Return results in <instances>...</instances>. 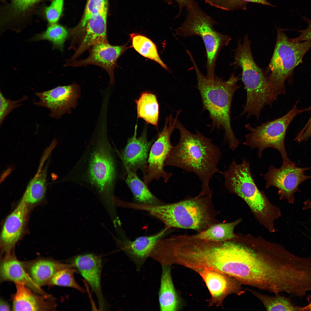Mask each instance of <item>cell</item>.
I'll return each mask as SVG.
<instances>
[{
    "label": "cell",
    "mask_w": 311,
    "mask_h": 311,
    "mask_svg": "<svg viewBox=\"0 0 311 311\" xmlns=\"http://www.w3.org/2000/svg\"><path fill=\"white\" fill-rule=\"evenodd\" d=\"M19 282L24 283L34 292L43 295H49L33 280L25 269L22 262L17 258L14 251L1 257L0 282Z\"/></svg>",
    "instance_id": "22"
},
{
    "label": "cell",
    "mask_w": 311,
    "mask_h": 311,
    "mask_svg": "<svg viewBox=\"0 0 311 311\" xmlns=\"http://www.w3.org/2000/svg\"><path fill=\"white\" fill-rule=\"evenodd\" d=\"M303 19L308 23V27L304 30L298 31L300 35L298 37L291 39L293 42H297L311 40V20L305 17H304Z\"/></svg>",
    "instance_id": "37"
},
{
    "label": "cell",
    "mask_w": 311,
    "mask_h": 311,
    "mask_svg": "<svg viewBox=\"0 0 311 311\" xmlns=\"http://www.w3.org/2000/svg\"><path fill=\"white\" fill-rule=\"evenodd\" d=\"M162 266V273L158 293L160 309L161 311L177 310L178 300L168 265Z\"/></svg>",
    "instance_id": "24"
},
{
    "label": "cell",
    "mask_w": 311,
    "mask_h": 311,
    "mask_svg": "<svg viewBox=\"0 0 311 311\" xmlns=\"http://www.w3.org/2000/svg\"><path fill=\"white\" fill-rule=\"evenodd\" d=\"M29 206L22 197L17 206L5 220L1 235V257L14 251V247L24 230Z\"/></svg>",
    "instance_id": "17"
},
{
    "label": "cell",
    "mask_w": 311,
    "mask_h": 311,
    "mask_svg": "<svg viewBox=\"0 0 311 311\" xmlns=\"http://www.w3.org/2000/svg\"><path fill=\"white\" fill-rule=\"evenodd\" d=\"M276 43L273 56L265 73L277 99L286 92L285 82L291 79L295 68L302 62L311 48V40L294 42L280 28H277Z\"/></svg>",
    "instance_id": "7"
},
{
    "label": "cell",
    "mask_w": 311,
    "mask_h": 311,
    "mask_svg": "<svg viewBox=\"0 0 311 311\" xmlns=\"http://www.w3.org/2000/svg\"><path fill=\"white\" fill-rule=\"evenodd\" d=\"M22 263L30 276L40 287L47 285L53 276L58 271L73 267L70 263H65L48 258H40Z\"/></svg>",
    "instance_id": "23"
},
{
    "label": "cell",
    "mask_w": 311,
    "mask_h": 311,
    "mask_svg": "<svg viewBox=\"0 0 311 311\" xmlns=\"http://www.w3.org/2000/svg\"><path fill=\"white\" fill-rule=\"evenodd\" d=\"M131 47L128 43L121 45H112L108 43L95 45L92 47L90 54L85 59L73 61L70 65L73 67L93 65L99 66L108 73L110 82L113 84L114 70L117 66V61L120 56Z\"/></svg>",
    "instance_id": "16"
},
{
    "label": "cell",
    "mask_w": 311,
    "mask_h": 311,
    "mask_svg": "<svg viewBox=\"0 0 311 311\" xmlns=\"http://www.w3.org/2000/svg\"><path fill=\"white\" fill-rule=\"evenodd\" d=\"M12 310V308L11 307L9 303L1 298L0 299V311H8Z\"/></svg>",
    "instance_id": "40"
},
{
    "label": "cell",
    "mask_w": 311,
    "mask_h": 311,
    "mask_svg": "<svg viewBox=\"0 0 311 311\" xmlns=\"http://www.w3.org/2000/svg\"><path fill=\"white\" fill-rule=\"evenodd\" d=\"M297 103L287 114L278 119L268 121L260 125L252 126L249 123L245 127L249 133L245 136L244 145L253 149H257L258 156L261 158L264 150L272 148L280 153L282 163H291L288 158L285 148V140L287 128L293 118L301 113L297 108Z\"/></svg>",
    "instance_id": "9"
},
{
    "label": "cell",
    "mask_w": 311,
    "mask_h": 311,
    "mask_svg": "<svg viewBox=\"0 0 311 311\" xmlns=\"http://www.w3.org/2000/svg\"><path fill=\"white\" fill-rule=\"evenodd\" d=\"M132 47L143 56L153 60L163 68L168 71V68L160 58L156 45L146 36L137 33L130 35Z\"/></svg>",
    "instance_id": "28"
},
{
    "label": "cell",
    "mask_w": 311,
    "mask_h": 311,
    "mask_svg": "<svg viewBox=\"0 0 311 311\" xmlns=\"http://www.w3.org/2000/svg\"><path fill=\"white\" fill-rule=\"evenodd\" d=\"M138 210L162 221L165 227L191 229L198 233L219 222L213 205L212 194L188 197L179 202L159 205L139 204Z\"/></svg>",
    "instance_id": "4"
},
{
    "label": "cell",
    "mask_w": 311,
    "mask_h": 311,
    "mask_svg": "<svg viewBox=\"0 0 311 311\" xmlns=\"http://www.w3.org/2000/svg\"><path fill=\"white\" fill-rule=\"evenodd\" d=\"M69 262L87 282L95 294L100 310H105L106 304L101 282L102 268L101 258L93 254H85L74 257Z\"/></svg>",
    "instance_id": "15"
},
{
    "label": "cell",
    "mask_w": 311,
    "mask_h": 311,
    "mask_svg": "<svg viewBox=\"0 0 311 311\" xmlns=\"http://www.w3.org/2000/svg\"><path fill=\"white\" fill-rule=\"evenodd\" d=\"M97 143L91 153L86 176L88 181L100 193L112 194L117 176L116 162L106 136V128H100Z\"/></svg>",
    "instance_id": "10"
},
{
    "label": "cell",
    "mask_w": 311,
    "mask_h": 311,
    "mask_svg": "<svg viewBox=\"0 0 311 311\" xmlns=\"http://www.w3.org/2000/svg\"><path fill=\"white\" fill-rule=\"evenodd\" d=\"M232 65L240 67L246 98L242 113L248 116L259 117L264 107H272L276 100L264 71L257 65L251 49V41L245 35L242 42L238 41Z\"/></svg>",
    "instance_id": "6"
},
{
    "label": "cell",
    "mask_w": 311,
    "mask_h": 311,
    "mask_svg": "<svg viewBox=\"0 0 311 311\" xmlns=\"http://www.w3.org/2000/svg\"><path fill=\"white\" fill-rule=\"evenodd\" d=\"M16 293L12 296L13 311H54L56 304L51 295L37 293L23 283L14 282Z\"/></svg>",
    "instance_id": "21"
},
{
    "label": "cell",
    "mask_w": 311,
    "mask_h": 311,
    "mask_svg": "<svg viewBox=\"0 0 311 311\" xmlns=\"http://www.w3.org/2000/svg\"><path fill=\"white\" fill-rule=\"evenodd\" d=\"M169 230L165 227L152 235L138 237L133 240L124 238L117 240L119 248L133 261L140 270L149 257L157 242L166 236Z\"/></svg>",
    "instance_id": "19"
},
{
    "label": "cell",
    "mask_w": 311,
    "mask_h": 311,
    "mask_svg": "<svg viewBox=\"0 0 311 311\" xmlns=\"http://www.w3.org/2000/svg\"><path fill=\"white\" fill-rule=\"evenodd\" d=\"M79 86L74 83L70 85L59 86L52 89L41 92H35V95L39 101L35 102L37 106L49 109L50 116L56 119L69 113L77 103L80 95Z\"/></svg>",
    "instance_id": "13"
},
{
    "label": "cell",
    "mask_w": 311,
    "mask_h": 311,
    "mask_svg": "<svg viewBox=\"0 0 311 311\" xmlns=\"http://www.w3.org/2000/svg\"><path fill=\"white\" fill-rule=\"evenodd\" d=\"M295 164L282 163L279 168L271 164L267 172L264 175L266 181V187H274L278 189L280 200H286L290 204L294 203V194L300 191V184L306 180L311 178V176L306 175L305 172L310 168L296 167Z\"/></svg>",
    "instance_id": "12"
},
{
    "label": "cell",
    "mask_w": 311,
    "mask_h": 311,
    "mask_svg": "<svg viewBox=\"0 0 311 311\" xmlns=\"http://www.w3.org/2000/svg\"><path fill=\"white\" fill-rule=\"evenodd\" d=\"M186 18L182 24L175 29L176 34L183 37L198 35L200 37L206 49L207 60L206 76L213 78L217 57L221 48L227 45L231 38L213 28L216 22L203 11L195 1L187 9Z\"/></svg>",
    "instance_id": "8"
},
{
    "label": "cell",
    "mask_w": 311,
    "mask_h": 311,
    "mask_svg": "<svg viewBox=\"0 0 311 311\" xmlns=\"http://www.w3.org/2000/svg\"><path fill=\"white\" fill-rule=\"evenodd\" d=\"M137 117L147 123L157 126L159 116V105L156 96L153 93L142 92L135 100Z\"/></svg>",
    "instance_id": "26"
},
{
    "label": "cell",
    "mask_w": 311,
    "mask_h": 311,
    "mask_svg": "<svg viewBox=\"0 0 311 311\" xmlns=\"http://www.w3.org/2000/svg\"><path fill=\"white\" fill-rule=\"evenodd\" d=\"M241 221L239 219L230 223H217L194 235L198 238L211 241L222 242L231 240L236 237L234 228Z\"/></svg>",
    "instance_id": "27"
},
{
    "label": "cell",
    "mask_w": 311,
    "mask_h": 311,
    "mask_svg": "<svg viewBox=\"0 0 311 311\" xmlns=\"http://www.w3.org/2000/svg\"><path fill=\"white\" fill-rule=\"evenodd\" d=\"M108 1L104 0L98 12L88 20L81 43L76 52L66 62L70 65L86 50L98 44L108 43L107 37V18Z\"/></svg>",
    "instance_id": "18"
},
{
    "label": "cell",
    "mask_w": 311,
    "mask_h": 311,
    "mask_svg": "<svg viewBox=\"0 0 311 311\" xmlns=\"http://www.w3.org/2000/svg\"><path fill=\"white\" fill-rule=\"evenodd\" d=\"M188 55L196 73V87L201 96L203 109L208 111L212 121L211 130H224V143H228L229 148L234 150L240 142L232 128L231 109L234 94L240 87L237 84L239 77L233 73L226 81L216 75L209 78L200 71L191 54Z\"/></svg>",
    "instance_id": "3"
},
{
    "label": "cell",
    "mask_w": 311,
    "mask_h": 311,
    "mask_svg": "<svg viewBox=\"0 0 311 311\" xmlns=\"http://www.w3.org/2000/svg\"></svg>",
    "instance_id": "44"
},
{
    "label": "cell",
    "mask_w": 311,
    "mask_h": 311,
    "mask_svg": "<svg viewBox=\"0 0 311 311\" xmlns=\"http://www.w3.org/2000/svg\"><path fill=\"white\" fill-rule=\"evenodd\" d=\"M137 129L136 125L134 134L128 139L124 147L119 153L125 169L128 168L136 173L139 170L143 172L146 168L150 151L154 141H148L146 126L138 137L136 136Z\"/></svg>",
    "instance_id": "14"
},
{
    "label": "cell",
    "mask_w": 311,
    "mask_h": 311,
    "mask_svg": "<svg viewBox=\"0 0 311 311\" xmlns=\"http://www.w3.org/2000/svg\"><path fill=\"white\" fill-rule=\"evenodd\" d=\"M225 187L230 193L242 199L257 221L269 232L276 230L275 221L281 216L280 208L272 203L259 189L251 172L249 162L244 158L237 164L233 160L228 169L222 172Z\"/></svg>",
    "instance_id": "5"
},
{
    "label": "cell",
    "mask_w": 311,
    "mask_h": 311,
    "mask_svg": "<svg viewBox=\"0 0 311 311\" xmlns=\"http://www.w3.org/2000/svg\"><path fill=\"white\" fill-rule=\"evenodd\" d=\"M125 181L136 203L147 205H159L164 203L153 194L147 185L139 177L136 172L125 168Z\"/></svg>",
    "instance_id": "25"
},
{
    "label": "cell",
    "mask_w": 311,
    "mask_h": 311,
    "mask_svg": "<svg viewBox=\"0 0 311 311\" xmlns=\"http://www.w3.org/2000/svg\"><path fill=\"white\" fill-rule=\"evenodd\" d=\"M27 99V97L25 95L19 100H12L6 98L0 91V126L5 118L10 112L14 109L20 107L22 104V102Z\"/></svg>",
    "instance_id": "34"
},
{
    "label": "cell",
    "mask_w": 311,
    "mask_h": 311,
    "mask_svg": "<svg viewBox=\"0 0 311 311\" xmlns=\"http://www.w3.org/2000/svg\"><path fill=\"white\" fill-rule=\"evenodd\" d=\"M204 281L212 296L221 300L231 294L244 293L241 283L235 278L215 269L204 268L197 271Z\"/></svg>",
    "instance_id": "20"
},
{
    "label": "cell",
    "mask_w": 311,
    "mask_h": 311,
    "mask_svg": "<svg viewBox=\"0 0 311 311\" xmlns=\"http://www.w3.org/2000/svg\"><path fill=\"white\" fill-rule=\"evenodd\" d=\"M303 209L304 210L311 209V200L308 199L305 201L304 203Z\"/></svg>",
    "instance_id": "41"
},
{
    "label": "cell",
    "mask_w": 311,
    "mask_h": 311,
    "mask_svg": "<svg viewBox=\"0 0 311 311\" xmlns=\"http://www.w3.org/2000/svg\"><path fill=\"white\" fill-rule=\"evenodd\" d=\"M309 297L311 300L307 305L304 307H302L303 311H311V295H309Z\"/></svg>",
    "instance_id": "43"
},
{
    "label": "cell",
    "mask_w": 311,
    "mask_h": 311,
    "mask_svg": "<svg viewBox=\"0 0 311 311\" xmlns=\"http://www.w3.org/2000/svg\"><path fill=\"white\" fill-rule=\"evenodd\" d=\"M218 262L220 271L242 285L275 294L284 292L298 296L307 277L304 257L280 244L250 234H236L226 241Z\"/></svg>",
    "instance_id": "1"
},
{
    "label": "cell",
    "mask_w": 311,
    "mask_h": 311,
    "mask_svg": "<svg viewBox=\"0 0 311 311\" xmlns=\"http://www.w3.org/2000/svg\"><path fill=\"white\" fill-rule=\"evenodd\" d=\"M180 112L177 111L175 118L172 115L166 118L164 128L159 133L157 140L151 147L147 166L143 172V182L147 185L153 180L162 178L167 183L172 175L164 169V164L173 146L170 142V136L175 128Z\"/></svg>",
    "instance_id": "11"
},
{
    "label": "cell",
    "mask_w": 311,
    "mask_h": 311,
    "mask_svg": "<svg viewBox=\"0 0 311 311\" xmlns=\"http://www.w3.org/2000/svg\"><path fill=\"white\" fill-rule=\"evenodd\" d=\"M174 1H175L178 3L179 8V13L176 18L180 16L184 7H186L187 9L190 8L195 2L194 0H166L170 4H171Z\"/></svg>",
    "instance_id": "38"
},
{
    "label": "cell",
    "mask_w": 311,
    "mask_h": 311,
    "mask_svg": "<svg viewBox=\"0 0 311 311\" xmlns=\"http://www.w3.org/2000/svg\"><path fill=\"white\" fill-rule=\"evenodd\" d=\"M246 290L258 298L267 311H303L302 307L295 305L290 298L281 296L279 294L271 296L250 289Z\"/></svg>",
    "instance_id": "29"
},
{
    "label": "cell",
    "mask_w": 311,
    "mask_h": 311,
    "mask_svg": "<svg viewBox=\"0 0 311 311\" xmlns=\"http://www.w3.org/2000/svg\"><path fill=\"white\" fill-rule=\"evenodd\" d=\"M176 126L179 132V141L172 149L165 166L175 167L194 173L202 182L199 194H212L210 181L214 174L222 172L217 167L221 157V150L213 143L211 139L198 130L195 134L192 133L178 119Z\"/></svg>",
    "instance_id": "2"
},
{
    "label": "cell",
    "mask_w": 311,
    "mask_h": 311,
    "mask_svg": "<svg viewBox=\"0 0 311 311\" xmlns=\"http://www.w3.org/2000/svg\"><path fill=\"white\" fill-rule=\"evenodd\" d=\"M68 37L67 29L56 23L49 24L45 31L35 35L31 40L32 41H48L52 44L53 50L57 49L62 52L65 42Z\"/></svg>",
    "instance_id": "30"
},
{
    "label": "cell",
    "mask_w": 311,
    "mask_h": 311,
    "mask_svg": "<svg viewBox=\"0 0 311 311\" xmlns=\"http://www.w3.org/2000/svg\"><path fill=\"white\" fill-rule=\"evenodd\" d=\"M104 1V0H87L83 16L79 26L80 30L77 36L78 37H79L81 31H82L83 32L84 31V29H85L88 20L93 14L98 12L102 6Z\"/></svg>",
    "instance_id": "36"
},
{
    "label": "cell",
    "mask_w": 311,
    "mask_h": 311,
    "mask_svg": "<svg viewBox=\"0 0 311 311\" xmlns=\"http://www.w3.org/2000/svg\"><path fill=\"white\" fill-rule=\"evenodd\" d=\"M302 110V112H303L304 111H309L311 110V106H310L308 108H307L306 109H303V110ZM311 122V116L310 118L309 119V120L308 121V122L307 123H306V124L305 125V126L303 128H304V129H305L306 128H307V127H308V126L309 125V124H310V123Z\"/></svg>",
    "instance_id": "42"
},
{
    "label": "cell",
    "mask_w": 311,
    "mask_h": 311,
    "mask_svg": "<svg viewBox=\"0 0 311 311\" xmlns=\"http://www.w3.org/2000/svg\"><path fill=\"white\" fill-rule=\"evenodd\" d=\"M64 0H52L45 7L44 13L49 24L56 23L59 20L63 10Z\"/></svg>",
    "instance_id": "35"
},
{
    "label": "cell",
    "mask_w": 311,
    "mask_h": 311,
    "mask_svg": "<svg viewBox=\"0 0 311 311\" xmlns=\"http://www.w3.org/2000/svg\"><path fill=\"white\" fill-rule=\"evenodd\" d=\"M76 271V269L73 267L62 269L54 274L47 285L69 287L84 293L85 290L78 284L74 278V274Z\"/></svg>",
    "instance_id": "32"
},
{
    "label": "cell",
    "mask_w": 311,
    "mask_h": 311,
    "mask_svg": "<svg viewBox=\"0 0 311 311\" xmlns=\"http://www.w3.org/2000/svg\"><path fill=\"white\" fill-rule=\"evenodd\" d=\"M47 167L30 182L23 197L28 205L40 202L44 197L46 189Z\"/></svg>",
    "instance_id": "31"
},
{
    "label": "cell",
    "mask_w": 311,
    "mask_h": 311,
    "mask_svg": "<svg viewBox=\"0 0 311 311\" xmlns=\"http://www.w3.org/2000/svg\"><path fill=\"white\" fill-rule=\"evenodd\" d=\"M311 136V122L304 132L300 135H297L295 140L301 142L307 139Z\"/></svg>",
    "instance_id": "39"
},
{
    "label": "cell",
    "mask_w": 311,
    "mask_h": 311,
    "mask_svg": "<svg viewBox=\"0 0 311 311\" xmlns=\"http://www.w3.org/2000/svg\"><path fill=\"white\" fill-rule=\"evenodd\" d=\"M41 0H12L9 5V14L13 17L23 15Z\"/></svg>",
    "instance_id": "33"
}]
</instances>
